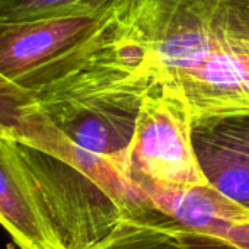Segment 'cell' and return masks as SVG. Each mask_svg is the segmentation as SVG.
<instances>
[{
    "mask_svg": "<svg viewBox=\"0 0 249 249\" xmlns=\"http://www.w3.org/2000/svg\"><path fill=\"white\" fill-rule=\"evenodd\" d=\"M128 19L108 15L0 23V79L35 90L118 41Z\"/></svg>",
    "mask_w": 249,
    "mask_h": 249,
    "instance_id": "277c9868",
    "label": "cell"
},
{
    "mask_svg": "<svg viewBox=\"0 0 249 249\" xmlns=\"http://www.w3.org/2000/svg\"><path fill=\"white\" fill-rule=\"evenodd\" d=\"M93 249H187L169 231L125 222L105 244Z\"/></svg>",
    "mask_w": 249,
    "mask_h": 249,
    "instance_id": "30bf717a",
    "label": "cell"
},
{
    "mask_svg": "<svg viewBox=\"0 0 249 249\" xmlns=\"http://www.w3.org/2000/svg\"><path fill=\"white\" fill-rule=\"evenodd\" d=\"M6 140L53 249L96 248L128 222L112 196L83 171L41 149Z\"/></svg>",
    "mask_w": 249,
    "mask_h": 249,
    "instance_id": "3957f363",
    "label": "cell"
},
{
    "mask_svg": "<svg viewBox=\"0 0 249 249\" xmlns=\"http://www.w3.org/2000/svg\"><path fill=\"white\" fill-rule=\"evenodd\" d=\"M169 232H172L187 249H239L220 238L194 232L190 229L174 228Z\"/></svg>",
    "mask_w": 249,
    "mask_h": 249,
    "instance_id": "8fae6325",
    "label": "cell"
},
{
    "mask_svg": "<svg viewBox=\"0 0 249 249\" xmlns=\"http://www.w3.org/2000/svg\"><path fill=\"white\" fill-rule=\"evenodd\" d=\"M193 114L175 90L153 83L137 120L124 175L146 198L204 185L191 142Z\"/></svg>",
    "mask_w": 249,
    "mask_h": 249,
    "instance_id": "5b68a950",
    "label": "cell"
},
{
    "mask_svg": "<svg viewBox=\"0 0 249 249\" xmlns=\"http://www.w3.org/2000/svg\"><path fill=\"white\" fill-rule=\"evenodd\" d=\"M140 0H0V23L66 16L131 18Z\"/></svg>",
    "mask_w": 249,
    "mask_h": 249,
    "instance_id": "9c48e42d",
    "label": "cell"
},
{
    "mask_svg": "<svg viewBox=\"0 0 249 249\" xmlns=\"http://www.w3.org/2000/svg\"><path fill=\"white\" fill-rule=\"evenodd\" d=\"M131 36L193 117L249 114V0H140Z\"/></svg>",
    "mask_w": 249,
    "mask_h": 249,
    "instance_id": "7a4b0ae2",
    "label": "cell"
},
{
    "mask_svg": "<svg viewBox=\"0 0 249 249\" xmlns=\"http://www.w3.org/2000/svg\"><path fill=\"white\" fill-rule=\"evenodd\" d=\"M191 142L206 185L249 212V114L193 117Z\"/></svg>",
    "mask_w": 249,
    "mask_h": 249,
    "instance_id": "8992f818",
    "label": "cell"
},
{
    "mask_svg": "<svg viewBox=\"0 0 249 249\" xmlns=\"http://www.w3.org/2000/svg\"><path fill=\"white\" fill-rule=\"evenodd\" d=\"M152 203L174 220L172 229H190L249 249V212L206 184L155 197Z\"/></svg>",
    "mask_w": 249,
    "mask_h": 249,
    "instance_id": "52a82bcc",
    "label": "cell"
},
{
    "mask_svg": "<svg viewBox=\"0 0 249 249\" xmlns=\"http://www.w3.org/2000/svg\"><path fill=\"white\" fill-rule=\"evenodd\" d=\"M153 83L127 20L118 41L35 90L0 79V139L67 160L107 190L128 222L162 228L165 213L124 175L140 109Z\"/></svg>",
    "mask_w": 249,
    "mask_h": 249,
    "instance_id": "6da1fadb",
    "label": "cell"
},
{
    "mask_svg": "<svg viewBox=\"0 0 249 249\" xmlns=\"http://www.w3.org/2000/svg\"><path fill=\"white\" fill-rule=\"evenodd\" d=\"M0 220L20 249H53L6 139H0Z\"/></svg>",
    "mask_w": 249,
    "mask_h": 249,
    "instance_id": "ba28073f",
    "label": "cell"
}]
</instances>
